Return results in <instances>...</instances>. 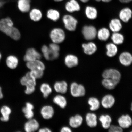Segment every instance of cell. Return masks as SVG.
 Wrapping results in <instances>:
<instances>
[{
    "label": "cell",
    "instance_id": "obj_1",
    "mask_svg": "<svg viewBox=\"0 0 132 132\" xmlns=\"http://www.w3.org/2000/svg\"><path fill=\"white\" fill-rule=\"evenodd\" d=\"M36 80L29 72L21 77L20 80V84L26 87L24 92L26 95H31L35 90Z\"/></svg>",
    "mask_w": 132,
    "mask_h": 132
},
{
    "label": "cell",
    "instance_id": "obj_2",
    "mask_svg": "<svg viewBox=\"0 0 132 132\" xmlns=\"http://www.w3.org/2000/svg\"><path fill=\"white\" fill-rule=\"evenodd\" d=\"M50 37L53 43L59 44L63 42L65 40V34L62 29L56 28L51 31Z\"/></svg>",
    "mask_w": 132,
    "mask_h": 132
},
{
    "label": "cell",
    "instance_id": "obj_3",
    "mask_svg": "<svg viewBox=\"0 0 132 132\" xmlns=\"http://www.w3.org/2000/svg\"><path fill=\"white\" fill-rule=\"evenodd\" d=\"M64 26L66 29L70 31H75L77 23V19L73 16L69 15H64L62 19Z\"/></svg>",
    "mask_w": 132,
    "mask_h": 132
},
{
    "label": "cell",
    "instance_id": "obj_4",
    "mask_svg": "<svg viewBox=\"0 0 132 132\" xmlns=\"http://www.w3.org/2000/svg\"><path fill=\"white\" fill-rule=\"evenodd\" d=\"M70 90L71 94L74 97L83 96L85 94V89L83 86L76 82L71 84Z\"/></svg>",
    "mask_w": 132,
    "mask_h": 132
},
{
    "label": "cell",
    "instance_id": "obj_5",
    "mask_svg": "<svg viewBox=\"0 0 132 132\" xmlns=\"http://www.w3.org/2000/svg\"><path fill=\"white\" fill-rule=\"evenodd\" d=\"M103 77L104 78L111 79L118 84L121 79V75L118 70L114 69H109L103 72Z\"/></svg>",
    "mask_w": 132,
    "mask_h": 132
},
{
    "label": "cell",
    "instance_id": "obj_6",
    "mask_svg": "<svg viewBox=\"0 0 132 132\" xmlns=\"http://www.w3.org/2000/svg\"><path fill=\"white\" fill-rule=\"evenodd\" d=\"M82 33L85 39L87 40L94 39L97 34L96 29L92 26H84L82 30Z\"/></svg>",
    "mask_w": 132,
    "mask_h": 132
},
{
    "label": "cell",
    "instance_id": "obj_7",
    "mask_svg": "<svg viewBox=\"0 0 132 132\" xmlns=\"http://www.w3.org/2000/svg\"><path fill=\"white\" fill-rule=\"evenodd\" d=\"M41 51L44 57L47 60H54L59 56V52L52 50L46 45L42 46Z\"/></svg>",
    "mask_w": 132,
    "mask_h": 132
},
{
    "label": "cell",
    "instance_id": "obj_8",
    "mask_svg": "<svg viewBox=\"0 0 132 132\" xmlns=\"http://www.w3.org/2000/svg\"><path fill=\"white\" fill-rule=\"evenodd\" d=\"M42 56L40 53L34 48L28 49L24 57V60L26 62L37 59H40Z\"/></svg>",
    "mask_w": 132,
    "mask_h": 132
},
{
    "label": "cell",
    "instance_id": "obj_9",
    "mask_svg": "<svg viewBox=\"0 0 132 132\" xmlns=\"http://www.w3.org/2000/svg\"><path fill=\"white\" fill-rule=\"evenodd\" d=\"M39 128V122L34 118L28 120L24 126V129L26 132H35L38 130Z\"/></svg>",
    "mask_w": 132,
    "mask_h": 132
},
{
    "label": "cell",
    "instance_id": "obj_10",
    "mask_svg": "<svg viewBox=\"0 0 132 132\" xmlns=\"http://www.w3.org/2000/svg\"><path fill=\"white\" fill-rule=\"evenodd\" d=\"M40 113L41 116L44 119H50L53 117L54 115V109L51 105H44L41 108Z\"/></svg>",
    "mask_w": 132,
    "mask_h": 132
},
{
    "label": "cell",
    "instance_id": "obj_11",
    "mask_svg": "<svg viewBox=\"0 0 132 132\" xmlns=\"http://www.w3.org/2000/svg\"><path fill=\"white\" fill-rule=\"evenodd\" d=\"M26 66L30 70L39 69L44 71L45 69V64L40 59H37L32 61L27 62Z\"/></svg>",
    "mask_w": 132,
    "mask_h": 132
},
{
    "label": "cell",
    "instance_id": "obj_12",
    "mask_svg": "<svg viewBox=\"0 0 132 132\" xmlns=\"http://www.w3.org/2000/svg\"><path fill=\"white\" fill-rule=\"evenodd\" d=\"M34 108V105L30 102L26 103L25 106L23 107L22 112L27 119L29 120L34 118V113L33 110Z\"/></svg>",
    "mask_w": 132,
    "mask_h": 132
},
{
    "label": "cell",
    "instance_id": "obj_13",
    "mask_svg": "<svg viewBox=\"0 0 132 132\" xmlns=\"http://www.w3.org/2000/svg\"><path fill=\"white\" fill-rule=\"evenodd\" d=\"M119 126L123 128H127L131 126L132 120L131 117L128 115H123L118 119Z\"/></svg>",
    "mask_w": 132,
    "mask_h": 132
},
{
    "label": "cell",
    "instance_id": "obj_14",
    "mask_svg": "<svg viewBox=\"0 0 132 132\" xmlns=\"http://www.w3.org/2000/svg\"><path fill=\"white\" fill-rule=\"evenodd\" d=\"M13 26L14 23L13 21L9 18H4L0 20V31L4 34Z\"/></svg>",
    "mask_w": 132,
    "mask_h": 132
},
{
    "label": "cell",
    "instance_id": "obj_15",
    "mask_svg": "<svg viewBox=\"0 0 132 132\" xmlns=\"http://www.w3.org/2000/svg\"><path fill=\"white\" fill-rule=\"evenodd\" d=\"M54 90L57 93L64 94L67 93L68 90V84L65 81H57L54 85Z\"/></svg>",
    "mask_w": 132,
    "mask_h": 132
},
{
    "label": "cell",
    "instance_id": "obj_16",
    "mask_svg": "<svg viewBox=\"0 0 132 132\" xmlns=\"http://www.w3.org/2000/svg\"><path fill=\"white\" fill-rule=\"evenodd\" d=\"M17 5L18 9L21 12H28L31 8V0H18Z\"/></svg>",
    "mask_w": 132,
    "mask_h": 132
},
{
    "label": "cell",
    "instance_id": "obj_17",
    "mask_svg": "<svg viewBox=\"0 0 132 132\" xmlns=\"http://www.w3.org/2000/svg\"><path fill=\"white\" fill-rule=\"evenodd\" d=\"M115 102V99L113 95H107L105 96L102 98L101 104L104 108H109L113 106Z\"/></svg>",
    "mask_w": 132,
    "mask_h": 132
},
{
    "label": "cell",
    "instance_id": "obj_18",
    "mask_svg": "<svg viewBox=\"0 0 132 132\" xmlns=\"http://www.w3.org/2000/svg\"><path fill=\"white\" fill-rule=\"evenodd\" d=\"M66 10L68 12L72 13L79 11L80 10V6L76 0H70L65 5Z\"/></svg>",
    "mask_w": 132,
    "mask_h": 132
},
{
    "label": "cell",
    "instance_id": "obj_19",
    "mask_svg": "<svg viewBox=\"0 0 132 132\" xmlns=\"http://www.w3.org/2000/svg\"><path fill=\"white\" fill-rule=\"evenodd\" d=\"M119 59L120 63L125 66H129L132 63V56L129 52H125L122 53L120 56Z\"/></svg>",
    "mask_w": 132,
    "mask_h": 132
},
{
    "label": "cell",
    "instance_id": "obj_20",
    "mask_svg": "<svg viewBox=\"0 0 132 132\" xmlns=\"http://www.w3.org/2000/svg\"><path fill=\"white\" fill-rule=\"evenodd\" d=\"M65 63L69 68L76 67L78 64V59L76 56L72 54H69L65 59Z\"/></svg>",
    "mask_w": 132,
    "mask_h": 132
},
{
    "label": "cell",
    "instance_id": "obj_21",
    "mask_svg": "<svg viewBox=\"0 0 132 132\" xmlns=\"http://www.w3.org/2000/svg\"><path fill=\"white\" fill-rule=\"evenodd\" d=\"M83 121V118L81 116L77 115L71 117L69 119V124L73 128L79 127L81 125Z\"/></svg>",
    "mask_w": 132,
    "mask_h": 132
},
{
    "label": "cell",
    "instance_id": "obj_22",
    "mask_svg": "<svg viewBox=\"0 0 132 132\" xmlns=\"http://www.w3.org/2000/svg\"><path fill=\"white\" fill-rule=\"evenodd\" d=\"M132 11L130 8L126 7L122 9L120 11L119 17L120 19L125 22H128L131 18Z\"/></svg>",
    "mask_w": 132,
    "mask_h": 132
},
{
    "label": "cell",
    "instance_id": "obj_23",
    "mask_svg": "<svg viewBox=\"0 0 132 132\" xmlns=\"http://www.w3.org/2000/svg\"><path fill=\"white\" fill-rule=\"evenodd\" d=\"M82 47L85 54L91 55L94 53L96 51L97 47L96 44L93 42H89L82 44Z\"/></svg>",
    "mask_w": 132,
    "mask_h": 132
},
{
    "label": "cell",
    "instance_id": "obj_24",
    "mask_svg": "<svg viewBox=\"0 0 132 132\" xmlns=\"http://www.w3.org/2000/svg\"><path fill=\"white\" fill-rule=\"evenodd\" d=\"M5 34L15 40H19L21 37V34L19 30L14 26L9 29Z\"/></svg>",
    "mask_w": 132,
    "mask_h": 132
},
{
    "label": "cell",
    "instance_id": "obj_25",
    "mask_svg": "<svg viewBox=\"0 0 132 132\" xmlns=\"http://www.w3.org/2000/svg\"><path fill=\"white\" fill-rule=\"evenodd\" d=\"M0 111L2 116V117L0 118L1 121L4 122L9 121L10 115L12 112L11 108L6 105H4L1 107Z\"/></svg>",
    "mask_w": 132,
    "mask_h": 132
},
{
    "label": "cell",
    "instance_id": "obj_26",
    "mask_svg": "<svg viewBox=\"0 0 132 132\" xmlns=\"http://www.w3.org/2000/svg\"><path fill=\"white\" fill-rule=\"evenodd\" d=\"M53 103L61 108H65L67 106V100L63 96L60 95H56L53 100Z\"/></svg>",
    "mask_w": 132,
    "mask_h": 132
},
{
    "label": "cell",
    "instance_id": "obj_27",
    "mask_svg": "<svg viewBox=\"0 0 132 132\" xmlns=\"http://www.w3.org/2000/svg\"><path fill=\"white\" fill-rule=\"evenodd\" d=\"M6 63L9 68L14 70L17 67L19 64V60L15 56L10 55L6 59Z\"/></svg>",
    "mask_w": 132,
    "mask_h": 132
},
{
    "label": "cell",
    "instance_id": "obj_28",
    "mask_svg": "<svg viewBox=\"0 0 132 132\" xmlns=\"http://www.w3.org/2000/svg\"><path fill=\"white\" fill-rule=\"evenodd\" d=\"M29 17L31 20L37 22L40 21L42 19V12L40 10L34 8L30 12Z\"/></svg>",
    "mask_w": 132,
    "mask_h": 132
},
{
    "label": "cell",
    "instance_id": "obj_29",
    "mask_svg": "<svg viewBox=\"0 0 132 132\" xmlns=\"http://www.w3.org/2000/svg\"><path fill=\"white\" fill-rule=\"evenodd\" d=\"M40 90L44 98H47L52 93V88L50 85L47 83H43L40 86Z\"/></svg>",
    "mask_w": 132,
    "mask_h": 132
},
{
    "label": "cell",
    "instance_id": "obj_30",
    "mask_svg": "<svg viewBox=\"0 0 132 132\" xmlns=\"http://www.w3.org/2000/svg\"><path fill=\"white\" fill-rule=\"evenodd\" d=\"M86 120L87 125L90 127H95L97 125L96 115L93 113H87L86 116Z\"/></svg>",
    "mask_w": 132,
    "mask_h": 132
},
{
    "label": "cell",
    "instance_id": "obj_31",
    "mask_svg": "<svg viewBox=\"0 0 132 132\" xmlns=\"http://www.w3.org/2000/svg\"><path fill=\"white\" fill-rule=\"evenodd\" d=\"M109 27L110 30L114 32H118L121 29L122 26L119 20L114 19L110 21Z\"/></svg>",
    "mask_w": 132,
    "mask_h": 132
},
{
    "label": "cell",
    "instance_id": "obj_32",
    "mask_svg": "<svg viewBox=\"0 0 132 132\" xmlns=\"http://www.w3.org/2000/svg\"><path fill=\"white\" fill-rule=\"evenodd\" d=\"M99 120L103 128L107 129L110 127L112 122V119L110 115H102L100 117Z\"/></svg>",
    "mask_w": 132,
    "mask_h": 132
},
{
    "label": "cell",
    "instance_id": "obj_33",
    "mask_svg": "<svg viewBox=\"0 0 132 132\" xmlns=\"http://www.w3.org/2000/svg\"><path fill=\"white\" fill-rule=\"evenodd\" d=\"M106 54L108 57H112L116 55L118 52V48L116 44L113 43L107 44L106 46Z\"/></svg>",
    "mask_w": 132,
    "mask_h": 132
},
{
    "label": "cell",
    "instance_id": "obj_34",
    "mask_svg": "<svg viewBox=\"0 0 132 132\" xmlns=\"http://www.w3.org/2000/svg\"><path fill=\"white\" fill-rule=\"evenodd\" d=\"M86 15L87 18L90 19H94L97 17V11L96 8L91 6H87L85 10Z\"/></svg>",
    "mask_w": 132,
    "mask_h": 132
},
{
    "label": "cell",
    "instance_id": "obj_35",
    "mask_svg": "<svg viewBox=\"0 0 132 132\" xmlns=\"http://www.w3.org/2000/svg\"><path fill=\"white\" fill-rule=\"evenodd\" d=\"M97 35L100 40L103 41H106L110 37V31L106 28H102L98 31Z\"/></svg>",
    "mask_w": 132,
    "mask_h": 132
},
{
    "label": "cell",
    "instance_id": "obj_36",
    "mask_svg": "<svg viewBox=\"0 0 132 132\" xmlns=\"http://www.w3.org/2000/svg\"><path fill=\"white\" fill-rule=\"evenodd\" d=\"M47 17L53 21H56L60 18V14L59 11L56 10L51 9L47 11Z\"/></svg>",
    "mask_w": 132,
    "mask_h": 132
},
{
    "label": "cell",
    "instance_id": "obj_37",
    "mask_svg": "<svg viewBox=\"0 0 132 132\" xmlns=\"http://www.w3.org/2000/svg\"><path fill=\"white\" fill-rule=\"evenodd\" d=\"M102 84L105 88L109 90H113L118 84L111 79L104 78L102 81Z\"/></svg>",
    "mask_w": 132,
    "mask_h": 132
},
{
    "label": "cell",
    "instance_id": "obj_38",
    "mask_svg": "<svg viewBox=\"0 0 132 132\" xmlns=\"http://www.w3.org/2000/svg\"><path fill=\"white\" fill-rule=\"evenodd\" d=\"M111 39L116 45H119L123 44L124 39L122 35L118 32H115L112 34Z\"/></svg>",
    "mask_w": 132,
    "mask_h": 132
},
{
    "label": "cell",
    "instance_id": "obj_39",
    "mask_svg": "<svg viewBox=\"0 0 132 132\" xmlns=\"http://www.w3.org/2000/svg\"><path fill=\"white\" fill-rule=\"evenodd\" d=\"M88 103L90 106V110L92 111H95L98 110L100 107V102L98 99L92 97L89 99Z\"/></svg>",
    "mask_w": 132,
    "mask_h": 132
},
{
    "label": "cell",
    "instance_id": "obj_40",
    "mask_svg": "<svg viewBox=\"0 0 132 132\" xmlns=\"http://www.w3.org/2000/svg\"><path fill=\"white\" fill-rule=\"evenodd\" d=\"M44 70L39 69H34L30 70L31 75L33 76L36 80L42 78L44 75Z\"/></svg>",
    "mask_w": 132,
    "mask_h": 132
},
{
    "label": "cell",
    "instance_id": "obj_41",
    "mask_svg": "<svg viewBox=\"0 0 132 132\" xmlns=\"http://www.w3.org/2000/svg\"><path fill=\"white\" fill-rule=\"evenodd\" d=\"M109 131L110 132H122L123 131V129L120 126L110 125L109 128Z\"/></svg>",
    "mask_w": 132,
    "mask_h": 132
},
{
    "label": "cell",
    "instance_id": "obj_42",
    "mask_svg": "<svg viewBox=\"0 0 132 132\" xmlns=\"http://www.w3.org/2000/svg\"><path fill=\"white\" fill-rule=\"evenodd\" d=\"M49 47L52 50L56 51V52H59L60 50V47L58 44L52 42V43H51L50 44Z\"/></svg>",
    "mask_w": 132,
    "mask_h": 132
},
{
    "label": "cell",
    "instance_id": "obj_43",
    "mask_svg": "<svg viewBox=\"0 0 132 132\" xmlns=\"http://www.w3.org/2000/svg\"><path fill=\"white\" fill-rule=\"evenodd\" d=\"M39 132H51L52 130L49 128L44 127L39 129L38 130Z\"/></svg>",
    "mask_w": 132,
    "mask_h": 132
},
{
    "label": "cell",
    "instance_id": "obj_44",
    "mask_svg": "<svg viewBox=\"0 0 132 132\" xmlns=\"http://www.w3.org/2000/svg\"><path fill=\"white\" fill-rule=\"evenodd\" d=\"M72 131L71 129L67 126L63 127L60 130L61 132H71Z\"/></svg>",
    "mask_w": 132,
    "mask_h": 132
},
{
    "label": "cell",
    "instance_id": "obj_45",
    "mask_svg": "<svg viewBox=\"0 0 132 132\" xmlns=\"http://www.w3.org/2000/svg\"><path fill=\"white\" fill-rule=\"evenodd\" d=\"M120 2L123 3H128L131 2L132 0H119Z\"/></svg>",
    "mask_w": 132,
    "mask_h": 132
},
{
    "label": "cell",
    "instance_id": "obj_46",
    "mask_svg": "<svg viewBox=\"0 0 132 132\" xmlns=\"http://www.w3.org/2000/svg\"><path fill=\"white\" fill-rule=\"evenodd\" d=\"M97 2H100V1H102L103 2L105 3H108L109 2L111 1L112 0H95Z\"/></svg>",
    "mask_w": 132,
    "mask_h": 132
},
{
    "label": "cell",
    "instance_id": "obj_47",
    "mask_svg": "<svg viewBox=\"0 0 132 132\" xmlns=\"http://www.w3.org/2000/svg\"><path fill=\"white\" fill-rule=\"evenodd\" d=\"M3 97V95L2 90L1 87H0V99L2 98Z\"/></svg>",
    "mask_w": 132,
    "mask_h": 132
},
{
    "label": "cell",
    "instance_id": "obj_48",
    "mask_svg": "<svg viewBox=\"0 0 132 132\" xmlns=\"http://www.w3.org/2000/svg\"><path fill=\"white\" fill-rule=\"evenodd\" d=\"M80 1L84 3H86L90 1V0H80Z\"/></svg>",
    "mask_w": 132,
    "mask_h": 132
},
{
    "label": "cell",
    "instance_id": "obj_49",
    "mask_svg": "<svg viewBox=\"0 0 132 132\" xmlns=\"http://www.w3.org/2000/svg\"><path fill=\"white\" fill-rule=\"evenodd\" d=\"M54 1L56 2H61L64 0H54Z\"/></svg>",
    "mask_w": 132,
    "mask_h": 132
},
{
    "label": "cell",
    "instance_id": "obj_50",
    "mask_svg": "<svg viewBox=\"0 0 132 132\" xmlns=\"http://www.w3.org/2000/svg\"><path fill=\"white\" fill-rule=\"evenodd\" d=\"M1 57H2L1 54V53H0V61H1Z\"/></svg>",
    "mask_w": 132,
    "mask_h": 132
}]
</instances>
